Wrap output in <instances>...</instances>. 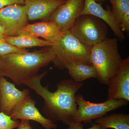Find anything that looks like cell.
Returning <instances> with one entry per match:
<instances>
[{"label": "cell", "mask_w": 129, "mask_h": 129, "mask_svg": "<svg viewBox=\"0 0 129 129\" xmlns=\"http://www.w3.org/2000/svg\"><path fill=\"white\" fill-rule=\"evenodd\" d=\"M47 73V71H45L37 74L23 84L34 90L44 99L42 112L46 117L53 123L60 121L68 125L73 122L77 109L75 96L83 83L65 79L58 83L55 91L51 92L48 90V85L43 86L41 84L42 79Z\"/></svg>", "instance_id": "obj_1"}, {"label": "cell", "mask_w": 129, "mask_h": 129, "mask_svg": "<svg viewBox=\"0 0 129 129\" xmlns=\"http://www.w3.org/2000/svg\"><path fill=\"white\" fill-rule=\"evenodd\" d=\"M55 58L51 46L46 47L32 52L0 56L1 76L8 77L17 85H22L38 74L42 67L53 62Z\"/></svg>", "instance_id": "obj_2"}, {"label": "cell", "mask_w": 129, "mask_h": 129, "mask_svg": "<svg viewBox=\"0 0 129 129\" xmlns=\"http://www.w3.org/2000/svg\"><path fill=\"white\" fill-rule=\"evenodd\" d=\"M90 60L97 73L98 81L108 86L123 60L119 52L117 39L107 37L94 45L91 48Z\"/></svg>", "instance_id": "obj_3"}, {"label": "cell", "mask_w": 129, "mask_h": 129, "mask_svg": "<svg viewBox=\"0 0 129 129\" xmlns=\"http://www.w3.org/2000/svg\"><path fill=\"white\" fill-rule=\"evenodd\" d=\"M51 47L55 56L52 62L58 69H64L66 65L72 63L91 64L90 47L81 43L69 30L63 32Z\"/></svg>", "instance_id": "obj_4"}, {"label": "cell", "mask_w": 129, "mask_h": 129, "mask_svg": "<svg viewBox=\"0 0 129 129\" xmlns=\"http://www.w3.org/2000/svg\"><path fill=\"white\" fill-rule=\"evenodd\" d=\"M69 31L81 43L90 48L107 38V24L88 14L79 16Z\"/></svg>", "instance_id": "obj_5"}, {"label": "cell", "mask_w": 129, "mask_h": 129, "mask_svg": "<svg viewBox=\"0 0 129 129\" xmlns=\"http://www.w3.org/2000/svg\"><path fill=\"white\" fill-rule=\"evenodd\" d=\"M75 99L78 107L73 122H83L85 124L90 123L92 120L105 116L109 112L126 106L129 102L125 99H112L94 103L86 101L81 94H76Z\"/></svg>", "instance_id": "obj_6"}, {"label": "cell", "mask_w": 129, "mask_h": 129, "mask_svg": "<svg viewBox=\"0 0 129 129\" xmlns=\"http://www.w3.org/2000/svg\"><path fill=\"white\" fill-rule=\"evenodd\" d=\"M28 20L24 5L14 4L0 9V25L6 36L18 35L28 24Z\"/></svg>", "instance_id": "obj_7"}, {"label": "cell", "mask_w": 129, "mask_h": 129, "mask_svg": "<svg viewBox=\"0 0 129 129\" xmlns=\"http://www.w3.org/2000/svg\"><path fill=\"white\" fill-rule=\"evenodd\" d=\"M85 0H67L50 15L46 21H52L63 32L69 30L80 16Z\"/></svg>", "instance_id": "obj_8"}, {"label": "cell", "mask_w": 129, "mask_h": 129, "mask_svg": "<svg viewBox=\"0 0 129 129\" xmlns=\"http://www.w3.org/2000/svg\"><path fill=\"white\" fill-rule=\"evenodd\" d=\"M36 102L30 96L20 103L9 115L14 120H33L39 123L45 129H56L57 125L44 117L36 107Z\"/></svg>", "instance_id": "obj_9"}, {"label": "cell", "mask_w": 129, "mask_h": 129, "mask_svg": "<svg viewBox=\"0 0 129 129\" xmlns=\"http://www.w3.org/2000/svg\"><path fill=\"white\" fill-rule=\"evenodd\" d=\"M0 112L9 116L16 106L30 96L28 89L20 90L2 76L0 78Z\"/></svg>", "instance_id": "obj_10"}, {"label": "cell", "mask_w": 129, "mask_h": 129, "mask_svg": "<svg viewBox=\"0 0 129 129\" xmlns=\"http://www.w3.org/2000/svg\"><path fill=\"white\" fill-rule=\"evenodd\" d=\"M107 100L123 99L129 101V57L122 60L117 73L109 81Z\"/></svg>", "instance_id": "obj_11"}, {"label": "cell", "mask_w": 129, "mask_h": 129, "mask_svg": "<svg viewBox=\"0 0 129 129\" xmlns=\"http://www.w3.org/2000/svg\"><path fill=\"white\" fill-rule=\"evenodd\" d=\"M67 0H24V6L28 19L46 21L58 8Z\"/></svg>", "instance_id": "obj_12"}, {"label": "cell", "mask_w": 129, "mask_h": 129, "mask_svg": "<svg viewBox=\"0 0 129 129\" xmlns=\"http://www.w3.org/2000/svg\"><path fill=\"white\" fill-rule=\"evenodd\" d=\"M88 14L98 18L111 28L118 39L122 41L125 36L119 27V24L112 11L105 10L94 0H85L84 6L80 15Z\"/></svg>", "instance_id": "obj_13"}, {"label": "cell", "mask_w": 129, "mask_h": 129, "mask_svg": "<svg viewBox=\"0 0 129 129\" xmlns=\"http://www.w3.org/2000/svg\"><path fill=\"white\" fill-rule=\"evenodd\" d=\"M22 30L27 31L37 38L41 37L53 44L61 37L63 32L55 23L50 21L28 23Z\"/></svg>", "instance_id": "obj_14"}, {"label": "cell", "mask_w": 129, "mask_h": 129, "mask_svg": "<svg viewBox=\"0 0 129 129\" xmlns=\"http://www.w3.org/2000/svg\"><path fill=\"white\" fill-rule=\"evenodd\" d=\"M5 39L9 44L22 49L35 47L51 46L54 45L45 40L35 37L27 31L23 30L17 36H6Z\"/></svg>", "instance_id": "obj_15"}, {"label": "cell", "mask_w": 129, "mask_h": 129, "mask_svg": "<svg viewBox=\"0 0 129 129\" xmlns=\"http://www.w3.org/2000/svg\"><path fill=\"white\" fill-rule=\"evenodd\" d=\"M70 75L74 82L82 83L88 79H97L98 74L94 66L82 63H72L66 65Z\"/></svg>", "instance_id": "obj_16"}, {"label": "cell", "mask_w": 129, "mask_h": 129, "mask_svg": "<svg viewBox=\"0 0 129 129\" xmlns=\"http://www.w3.org/2000/svg\"><path fill=\"white\" fill-rule=\"evenodd\" d=\"M95 122L104 129H129V115L122 113H112L97 119Z\"/></svg>", "instance_id": "obj_17"}, {"label": "cell", "mask_w": 129, "mask_h": 129, "mask_svg": "<svg viewBox=\"0 0 129 129\" xmlns=\"http://www.w3.org/2000/svg\"><path fill=\"white\" fill-rule=\"evenodd\" d=\"M112 5V11L119 23L122 16L129 10V0H108Z\"/></svg>", "instance_id": "obj_18"}, {"label": "cell", "mask_w": 129, "mask_h": 129, "mask_svg": "<svg viewBox=\"0 0 129 129\" xmlns=\"http://www.w3.org/2000/svg\"><path fill=\"white\" fill-rule=\"evenodd\" d=\"M28 50L22 49L9 44L5 38L0 39V56L6 55L11 53H23L27 52Z\"/></svg>", "instance_id": "obj_19"}, {"label": "cell", "mask_w": 129, "mask_h": 129, "mask_svg": "<svg viewBox=\"0 0 129 129\" xmlns=\"http://www.w3.org/2000/svg\"><path fill=\"white\" fill-rule=\"evenodd\" d=\"M20 121L12 119L9 115L0 112V129H14L17 128Z\"/></svg>", "instance_id": "obj_20"}, {"label": "cell", "mask_w": 129, "mask_h": 129, "mask_svg": "<svg viewBox=\"0 0 129 129\" xmlns=\"http://www.w3.org/2000/svg\"><path fill=\"white\" fill-rule=\"evenodd\" d=\"M119 24V28L122 32H129V10L125 12Z\"/></svg>", "instance_id": "obj_21"}, {"label": "cell", "mask_w": 129, "mask_h": 129, "mask_svg": "<svg viewBox=\"0 0 129 129\" xmlns=\"http://www.w3.org/2000/svg\"><path fill=\"white\" fill-rule=\"evenodd\" d=\"M67 129H104L100 125L96 123L92 124V126L89 128H84V125L82 122H72L68 125Z\"/></svg>", "instance_id": "obj_22"}, {"label": "cell", "mask_w": 129, "mask_h": 129, "mask_svg": "<svg viewBox=\"0 0 129 129\" xmlns=\"http://www.w3.org/2000/svg\"><path fill=\"white\" fill-rule=\"evenodd\" d=\"M14 4L24 5V0H0V9Z\"/></svg>", "instance_id": "obj_23"}, {"label": "cell", "mask_w": 129, "mask_h": 129, "mask_svg": "<svg viewBox=\"0 0 129 129\" xmlns=\"http://www.w3.org/2000/svg\"><path fill=\"white\" fill-rule=\"evenodd\" d=\"M20 124L17 129H32L30 124L29 120H21Z\"/></svg>", "instance_id": "obj_24"}, {"label": "cell", "mask_w": 129, "mask_h": 129, "mask_svg": "<svg viewBox=\"0 0 129 129\" xmlns=\"http://www.w3.org/2000/svg\"><path fill=\"white\" fill-rule=\"evenodd\" d=\"M6 37L5 35V30L2 26L0 25V39H3Z\"/></svg>", "instance_id": "obj_25"}, {"label": "cell", "mask_w": 129, "mask_h": 129, "mask_svg": "<svg viewBox=\"0 0 129 129\" xmlns=\"http://www.w3.org/2000/svg\"><path fill=\"white\" fill-rule=\"evenodd\" d=\"M94 1L98 3L99 2H104L106 1H107V0H94Z\"/></svg>", "instance_id": "obj_26"}, {"label": "cell", "mask_w": 129, "mask_h": 129, "mask_svg": "<svg viewBox=\"0 0 129 129\" xmlns=\"http://www.w3.org/2000/svg\"><path fill=\"white\" fill-rule=\"evenodd\" d=\"M1 92H0V103H1Z\"/></svg>", "instance_id": "obj_27"}, {"label": "cell", "mask_w": 129, "mask_h": 129, "mask_svg": "<svg viewBox=\"0 0 129 129\" xmlns=\"http://www.w3.org/2000/svg\"><path fill=\"white\" fill-rule=\"evenodd\" d=\"M1 70H0V78H1Z\"/></svg>", "instance_id": "obj_28"}]
</instances>
